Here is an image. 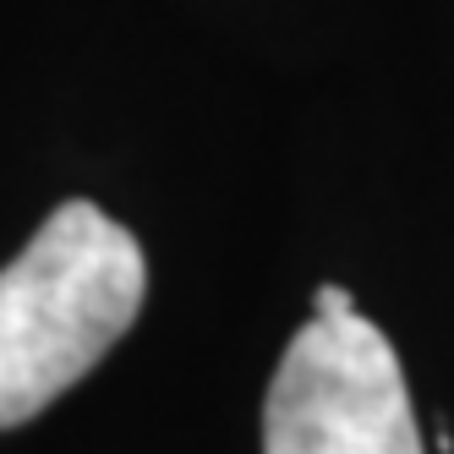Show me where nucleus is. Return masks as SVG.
<instances>
[{"label": "nucleus", "mask_w": 454, "mask_h": 454, "mask_svg": "<svg viewBox=\"0 0 454 454\" xmlns=\"http://www.w3.org/2000/svg\"><path fill=\"white\" fill-rule=\"evenodd\" d=\"M317 317H350L356 312V301H350V290H340V285H317Z\"/></svg>", "instance_id": "3"}, {"label": "nucleus", "mask_w": 454, "mask_h": 454, "mask_svg": "<svg viewBox=\"0 0 454 454\" xmlns=\"http://www.w3.org/2000/svg\"><path fill=\"white\" fill-rule=\"evenodd\" d=\"M263 454H427L378 323L312 312L296 329L263 400Z\"/></svg>", "instance_id": "2"}, {"label": "nucleus", "mask_w": 454, "mask_h": 454, "mask_svg": "<svg viewBox=\"0 0 454 454\" xmlns=\"http://www.w3.org/2000/svg\"><path fill=\"white\" fill-rule=\"evenodd\" d=\"M148 263L99 203H60L0 269V427L55 405L137 323Z\"/></svg>", "instance_id": "1"}]
</instances>
